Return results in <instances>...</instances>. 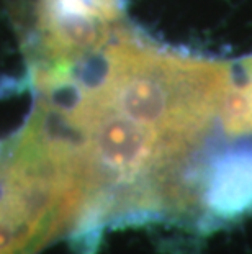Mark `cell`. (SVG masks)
<instances>
[{
    "label": "cell",
    "instance_id": "cell-1",
    "mask_svg": "<svg viewBox=\"0 0 252 254\" xmlns=\"http://www.w3.org/2000/svg\"><path fill=\"white\" fill-rule=\"evenodd\" d=\"M72 228L62 189L13 138L0 141V254H40Z\"/></svg>",
    "mask_w": 252,
    "mask_h": 254
},
{
    "label": "cell",
    "instance_id": "cell-2",
    "mask_svg": "<svg viewBox=\"0 0 252 254\" xmlns=\"http://www.w3.org/2000/svg\"><path fill=\"white\" fill-rule=\"evenodd\" d=\"M202 225L233 223L252 213V144H231L213 151L197 177Z\"/></svg>",
    "mask_w": 252,
    "mask_h": 254
},
{
    "label": "cell",
    "instance_id": "cell-3",
    "mask_svg": "<svg viewBox=\"0 0 252 254\" xmlns=\"http://www.w3.org/2000/svg\"><path fill=\"white\" fill-rule=\"evenodd\" d=\"M219 125L224 134L244 138L252 134V77L231 85L219 109Z\"/></svg>",
    "mask_w": 252,
    "mask_h": 254
},
{
    "label": "cell",
    "instance_id": "cell-4",
    "mask_svg": "<svg viewBox=\"0 0 252 254\" xmlns=\"http://www.w3.org/2000/svg\"><path fill=\"white\" fill-rule=\"evenodd\" d=\"M243 66H244V71L246 74H248V77H252V56L244 59L243 61Z\"/></svg>",
    "mask_w": 252,
    "mask_h": 254
}]
</instances>
